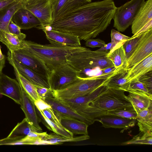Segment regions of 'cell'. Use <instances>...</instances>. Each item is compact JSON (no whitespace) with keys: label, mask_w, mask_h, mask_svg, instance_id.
Returning <instances> with one entry per match:
<instances>
[{"label":"cell","mask_w":152,"mask_h":152,"mask_svg":"<svg viewBox=\"0 0 152 152\" xmlns=\"http://www.w3.org/2000/svg\"><path fill=\"white\" fill-rule=\"evenodd\" d=\"M23 41L17 36L0 29V41L6 45L11 52L23 49L24 47Z\"/></svg>","instance_id":"26"},{"label":"cell","mask_w":152,"mask_h":152,"mask_svg":"<svg viewBox=\"0 0 152 152\" xmlns=\"http://www.w3.org/2000/svg\"><path fill=\"white\" fill-rule=\"evenodd\" d=\"M152 71L146 73L140 78L138 80L142 83L149 92L152 93Z\"/></svg>","instance_id":"41"},{"label":"cell","mask_w":152,"mask_h":152,"mask_svg":"<svg viewBox=\"0 0 152 152\" xmlns=\"http://www.w3.org/2000/svg\"><path fill=\"white\" fill-rule=\"evenodd\" d=\"M11 52L15 58L19 62L36 72L46 77L48 79L50 70L43 61L27 53L22 49Z\"/></svg>","instance_id":"13"},{"label":"cell","mask_w":152,"mask_h":152,"mask_svg":"<svg viewBox=\"0 0 152 152\" xmlns=\"http://www.w3.org/2000/svg\"><path fill=\"white\" fill-rule=\"evenodd\" d=\"M7 59L9 63L24 77L36 86L50 88L47 78L19 62L8 50Z\"/></svg>","instance_id":"11"},{"label":"cell","mask_w":152,"mask_h":152,"mask_svg":"<svg viewBox=\"0 0 152 152\" xmlns=\"http://www.w3.org/2000/svg\"><path fill=\"white\" fill-rule=\"evenodd\" d=\"M16 0H0V10L12 4Z\"/></svg>","instance_id":"46"},{"label":"cell","mask_w":152,"mask_h":152,"mask_svg":"<svg viewBox=\"0 0 152 152\" xmlns=\"http://www.w3.org/2000/svg\"><path fill=\"white\" fill-rule=\"evenodd\" d=\"M16 78L20 86L34 102L40 99L35 86L24 77L14 68Z\"/></svg>","instance_id":"30"},{"label":"cell","mask_w":152,"mask_h":152,"mask_svg":"<svg viewBox=\"0 0 152 152\" xmlns=\"http://www.w3.org/2000/svg\"><path fill=\"white\" fill-rule=\"evenodd\" d=\"M127 71L124 68L112 77L108 81L106 86L109 88L127 91L130 83L128 82L126 78Z\"/></svg>","instance_id":"27"},{"label":"cell","mask_w":152,"mask_h":152,"mask_svg":"<svg viewBox=\"0 0 152 152\" xmlns=\"http://www.w3.org/2000/svg\"><path fill=\"white\" fill-rule=\"evenodd\" d=\"M22 0H20V1H22Z\"/></svg>","instance_id":"51"},{"label":"cell","mask_w":152,"mask_h":152,"mask_svg":"<svg viewBox=\"0 0 152 152\" xmlns=\"http://www.w3.org/2000/svg\"><path fill=\"white\" fill-rule=\"evenodd\" d=\"M126 70V78L128 82L138 80L143 75L152 71V54Z\"/></svg>","instance_id":"22"},{"label":"cell","mask_w":152,"mask_h":152,"mask_svg":"<svg viewBox=\"0 0 152 152\" xmlns=\"http://www.w3.org/2000/svg\"><path fill=\"white\" fill-rule=\"evenodd\" d=\"M129 88L131 89L144 92L152 96L145 86L138 80H134L130 83Z\"/></svg>","instance_id":"40"},{"label":"cell","mask_w":152,"mask_h":152,"mask_svg":"<svg viewBox=\"0 0 152 152\" xmlns=\"http://www.w3.org/2000/svg\"><path fill=\"white\" fill-rule=\"evenodd\" d=\"M110 36L112 47L109 52L123 45L130 38L113 29L111 30Z\"/></svg>","instance_id":"33"},{"label":"cell","mask_w":152,"mask_h":152,"mask_svg":"<svg viewBox=\"0 0 152 152\" xmlns=\"http://www.w3.org/2000/svg\"><path fill=\"white\" fill-rule=\"evenodd\" d=\"M9 32L17 36L22 40H24L26 37V34L21 32L20 28L12 20L10 22L8 26Z\"/></svg>","instance_id":"39"},{"label":"cell","mask_w":152,"mask_h":152,"mask_svg":"<svg viewBox=\"0 0 152 152\" xmlns=\"http://www.w3.org/2000/svg\"><path fill=\"white\" fill-rule=\"evenodd\" d=\"M42 30L51 44L73 47L81 46L80 40L77 36L52 30Z\"/></svg>","instance_id":"19"},{"label":"cell","mask_w":152,"mask_h":152,"mask_svg":"<svg viewBox=\"0 0 152 152\" xmlns=\"http://www.w3.org/2000/svg\"><path fill=\"white\" fill-rule=\"evenodd\" d=\"M137 125L141 133L152 136V124L138 122Z\"/></svg>","instance_id":"44"},{"label":"cell","mask_w":152,"mask_h":152,"mask_svg":"<svg viewBox=\"0 0 152 152\" xmlns=\"http://www.w3.org/2000/svg\"><path fill=\"white\" fill-rule=\"evenodd\" d=\"M140 34L134 37H131L123 45L127 60L131 55L136 46Z\"/></svg>","instance_id":"35"},{"label":"cell","mask_w":152,"mask_h":152,"mask_svg":"<svg viewBox=\"0 0 152 152\" xmlns=\"http://www.w3.org/2000/svg\"><path fill=\"white\" fill-rule=\"evenodd\" d=\"M145 0H131L116 7L113 19V27L120 32H124L131 25Z\"/></svg>","instance_id":"6"},{"label":"cell","mask_w":152,"mask_h":152,"mask_svg":"<svg viewBox=\"0 0 152 152\" xmlns=\"http://www.w3.org/2000/svg\"><path fill=\"white\" fill-rule=\"evenodd\" d=\"M111 47L112 43L110 42L107 44H106L104 46L97 50L98 51H109L110 50Z\"/></svg>","instance_id":"47"},{"label":"cell","mask_w":152,"mask_h":152,"mask_svg":"<svg viewBox=\"0 0 152 152\" xmlns=\"http://www.w3.org/2000/svg\"><path fill=\"white\" fill-rule=\"evenodd\" d=\"M20 1L24 7L39 20L42 26L41 29L53 23V10L49 0H23Z\"/></svg>","instance_id":"9"},{"label":"cell","mask_w":152,"mask_h":152,"mask_svg":"<svg viewBox=\"0 0 152 152\" xmlns=\"http://www.w3.org/2000/svg\"><path fill=\"white\" fill-rule=\"evenodd\" d=\"M133 34L136 37L152 28V0L145 1L132 24Z\"/></svg>","instance_id":"10"},{"label":"cell","mask_w":152,"mask_h":152,"mask_svg":"<svg viewBox=\"0 0 152 152\" xmlns=\"http://www.w3.org/2000/svg\"><path fill=\"white\" fill-rule=\"evenodd\" d=\"M20 0H16L0 10V29L9 32L8 26L14 15L23 7Z\"/></svg>","instance_id":"24"},{"label":"cell","mask_w":152,"mask_h":152,"mask_svg":"<svg viewBox=\"0 0 152 152\" xmlns=\"http://www.w3.org/2000/svg\"><path fill=\"white\" fill-rule=\"evenodd\" d=\"M107 57L111 61L116 68H124L126 59L123 45L111 51H109Z\"/></svg>","instance_id":"31"},{"label":"cell","mask_w":152,"mask_h":152,"mask_svg":"<svg viewBox=\"0 0 152 152\" xmlns=\"http://www.w3.org/2000/svg\"><path fill=\"white\" fill-rule=\"evenodd\" d=\"M5 61V58L0 61V74L2 72L3 68L4 66Z\"/></svg>","instance_id":"49"},{"label":"cell","mask_w":152,"mask_h":152,"mask_svg":"<svg viewBox=\"0 0 152 152\" xmlns=\"http://www.w3.org/2000/svg\"><path fill=\"white\" fill-rule=\"evenodd\" d=\"M12 20L22 29H28L32 28L40 29L42 26L38 19L23 6L15 12Z\"/></svg>","instance_id":"15"},{"label":"cell","mask_w":152,"mask_h":152,"mask_svg":"<svg viewBox=\"0 0 152 152\" xmlns=\"http://www.w3.org/2000/svg\"><path fill=\"white\" fill-rule=\"evenodd\" d=\"M37 111L39 117L41 120V122L48 129L53 131L54 133L58 135L62 136L68 138L73 137V134L62 126L58 125L51 121L37 109Z\"/></svg>","instance_id":"29"},{"label":"cell","mask_w":152,"mask_h":152,"mask_svg":"<svg viewBox=\"0 0 152 152\" xmlns=\"http://www.w3.org/2000/svg\"><path fill=\"white\" fill-rule=\"evenodd\" d=\"M96 118L94 121L100 122L105 128H113L127 130L134 126L136 119H130L116 116L105 115Z\"/></svg>","instance_id":"20"},{"label":"cell","mask_w":152,"mask_h":152,"mask_svg":"<svg viewBox=\"0 0 152 152\" xmlns=\"http://www.w3.org/2000/svg\"><path fill=\"white\" fill-rule=\"evenodd\" d=\"M90 137L84 135L68 138L58 135L55 133L47 134L42 140V145H61L63 142H78L88 140Z\"/></svg>","instance_id":"25"},{"label":"cell","mask_w":152,"mask_h":152,"mask_svg":"<svg viewBox=\"0 0 152 152\" xmlns=\"http://www.w3.org/2000/svg\"><path fill=\"white\" fill-rule=\"evenodd\" d=\"M22 42L24 47L22 50L43 61L49 69L59 64L67 63L66 57L82 47L51 44L43 45L25 39Z\"/></svg>","instance_id":"4"},{"label":"cell","mask_w":152,"mask_h":152,"mask_svg":"<svg viewBox=\"0 0 152 152\" xmlns=\"http://www.w3.org/2000/svg\"><path fill=\"white\" fill-rule=\"evenodd\" d=\"M45 101L49 104L54 112L58 115L69 117L83 121L88 125L93 123L89 119L78 113L73 109L63 103L59 99L54 97L46 98Z\"/></svg>","instance_id":"17"},{"label":"cell","mask_w":152,"mask_h":152,"mask_svg":"<svg viewBox=\"0 0 152 152\" xmlns=\"http://www.w3.org/2000/svg\"><path fill=\"white\" fill-rule=\"evenodd\" d=\"M36 108L39 110L41 111L50 105L46 101L40 98L34 102Z\"/></svg>","instance_id":"45"},{"label":"cell","mask_w":152,"mask_h":152,"mask_svg":"<svg viewBox=\"0 0 152 152\" xmlns=\"http://www.w3.org/2000/svg\"><path fill=\"white\" fill-rule=\"evenodd\" d=\"M113 115L130 119H136L137 113L132 106L121 107L98 113L94 119L102 116Z\"/></svg>","instance_id":"28"},{"label":"cell","mask_w":152,"mask_h":152,"mask_svg":"<svg viewBox=\"0 0 152 152\" xmlns=\"http://www.w3.org/2000/svg\"><path fill=\"white\" fill-rule=\"evenodd\" d=\"M125 92L107 87L102 93L89 102L79 113L94 123L95 115L99 113L132 106Z\"/></svg>","instance_id":"3"},{"label":"cell","mask_w":152,"mask_h":152,"mask_svg":"<svg viewBox=\"0 0 152 152\" xmlns=\"http://www.w3.org/2000/svg\"><path fill=\"white\" fill-rule=\"evenodd\" d=\"M117 68H116L114 66H112L107 68L103 69L102 73H108L114 71Z\"/></svg>","instance_id":"48"},{"label":"cell","mask_w":152,"mask_h":152,"mask_svg":"<svg viewBox=\"0 0 152 152\" xmlns=\"http://www.w3.org/2000/svg\"><path fill=\"white\" fill-rule=\"evenodd\" d=\"M24 137H7L0 140V145H25Z\"/></svg>","instance_id":"38"},{"label":"cell","mask_w":152,"mask_h":152,"mask_svg":"<svg viewBox=\"0 0 152 152\" xmlns=\"http://www.w3.org/2000/svg\"><path fill=\"white\" fill-rule=\"evenodd\" d=\"M53 10V22L66 16L91 0H49Z\"/></svg>","instance_id":"12"},{"label":"cell","mask_w":152,"mask_h":152,"mask_svg":"<svg viewBox=\"0 0 152 152\" xmlns=\"http://www.w3.org/2000/svg\"><path fill=\"white\" fill-rule=\"evenodd\" d=\"M0 94L10 98L18 104L21 103L22 93L19 82L2 72L0 74Z\"/></svg>","instance_id":"14"},{"label":"cell","mask_w":152,"mask_h":152,"mask_svg":"<svg viewBox=\"0 0 152 152\" xmlns=\"http://www.w3.org/2000/svg\"><path fill=\"white\" fill-rule=\"evenodd\" d=\"M39 111L53 122L58 125L62 126L61 123L59 115L56 113L50 106Z\"/></svg>","instance_id":"37"},{"label":"cell","mask_w":152,"mask_h":152,"mask_svg":"<svg viewBox=\"0 0 152 152\" xmlns=\"http://www.w3.org/2000/svg\"><path fill=\"white\" fill-rule=\"evenodd\" d=\"M107 88L106 86L104 85L85 96L73 98L58 99L79 113L87 106L89 102L101 94Z\"/></svg>","instance_id":"18"},{"label":"cell","mask_w":152,"mask_h":152,"mask_svg":"<svg viewBox=\"0 0 152 152\" xmlns=\"http://www.w3.org/2000/svg\"><path fill=\"white\" fill-rule=\"evenodd\" d=\"M34 131H38L30 124L25 118L22 121L17 124L8 137H24L28 136L31 132Z\"/></svg>","instance_id":"32"},{"label":"cell","mask_w":152,"mask_h":152,"mask_svg":"<svg viewBox=\"0 0 152 152\" xmlns=\"http://www.w3.org/2000/svg\"><path fill=\"white\" fill-rule=\"evenodd\" d=\"M20 87L22 93L20 107L30 124L37 131H42V129L39 125L41 120L37 115L34 101L21 86Z\"/></svg>","instance_id":"16"},{"label":"cell","mask_w":152,"mask_h":152,"mask_svg":"<svg viewBox=\"0 0 152 152\" xmlns=\"http://www.w3.org/2000/svg\"><path fill=\"white\" fill-rule=\"evenodd\" d=\"M116 7L113 0L90 2L46 27L77 36L80 40L94 38L110 25Z\"/></svg>","instance_id":"1"},{"label":"cell","mask_w":152,"mask_h":152,"mask_svg":"<svg viewBox=\"0 0 152 152\" xmlns=\"http://www.w3.org/2000/svg\"><path fill=\"white\" fill-rule=\"evenodd\" d=\"M5 58V56L2 54L0 47V61L3 60Z\"/></svg>","instance_id":"50"},{"label":"cell","mask_w":152,"mask_h":152,"mask_svg":"<svg viewBox=\"0 0 152 152\" xmlns=\"http://www.w3.org/2000/svg\"><path fill=\"white\" fill-rule=\"evenodd\" d=\"M136 119L138 122L152 124V106L137 113Z\"/></svg>","instance_id":"36"},{"label":"cell","mask_w":152,"mask_h":152,"mask_svg":"<svg viewBox=\"0 0 152 152\" xmlns=\"http://www.w3.org/2000/svg\"><path fill=\"white\" fill-rule=\"evenodd\" d=\"M86 46L94 48L96 47L102 48L106 45L105 42L99 39L90 38L86 41Z\"/></svg>","instance_id":"43"},{"label":"cell","mask_w":152,"mask_h":152,"mask_svg":"<svg viewBox=\"0 0 152 152\" xmlns=\"http://www.w3.org/2000/svg\"><path fill=\"white\" fill-rule=\"evenodd\" d=\"M50 69L48 80L52 90L63 89L78 79L76 71L67 63L57 64Z\"/></svg>","instance_id":"7"},{"label":"cell","mask_w":152,"mask_h":152,"mask_svg":"<svg viewBox=\"0 0 152 152\" xmlns=\"http://www.w3.org/2000/svg\"><path fill=\"white\" fill-rule=\"evenodd\" d=\"M109 52L93 51L82 47L79 50L67 56L66 62L76 71L78 78L84 79L88 77L91 70L96 67L103 70L114 66L107 57Z\"/></svg>","instance_id":"2"},{"label":"cell","mask_w":152,"mask_h":152,"mask_svg":"<svg viewBox=\"0 0 152 152\" xmlns=\"http://www.w3.org/2000/svg\"><path fill=\"white\" fill-rule=\"evenodd\" d=\"M59 116L62 126L73 134L88 135V125L86 123L69 117Z\"/></svg>","instance_id":"23"},{"label":"cell","mask_w":152,"mask_h":152,"mask_svg":"<svg viewBox=\"0 0 152 152\" xmlns=\"http://www.w3.org/2000/svg\"><path fill=\"white\" fill-rule=\"evenodd\" d=\"M152 54V28L140 34L137 45L124 69L127 70Z\"/></svg>","instance_id":"8"},{"label":"cell","mask_w":152,"mask_h":152,"mask_svg":"<svg viewBox=\"0 0 152 152\" xmlns=\"http://www.w3.org/2000/svg\"><path fill=\"white\" fill-rule=\"evenodd\" d=\"M132 144L151 145L152 144V136L140 132L139 134L134 136L131 140L122 143L123 145Z\"/></svg>","instance_id":"34"},{"label":"cell","mask_w":152,"mask_h":152,"mask_svg":"<svg viewBox=\"0 0 152 152\" xmlns=\"http://www.w3.org/2000/svg\"><path fill=\"white\" fill-rule=\"evenodd\" d=\"M127 92L129 93V94L126 96V98L137 113L152 106V96L129 88Z\"/></svg>","instance_id":"21"},{"label":"cell","mask_w":152,"mask_h":152,"mask_svg":"<svg viewBox=\"0 0 152 152\" xmlns=\"http://www.w3.org/2000/svg\"><path fill=\"white\" fill-rule=\"evenodd\" d=\"M35 86L40 98L45 100V99L47 97H53L52 90L50 88Z\"/></svg>","instance_id":"42"},{"label":"cell","mask_w":152,"mask_h":152,"mask_svg":"<svg viewBox=\"0 0 152 152\" xmlns=\"http://www.w3.org/2000/svg\"><path fill=\"white\" fill-rule=\"evenodd\" d=\"M119 69L108 73H102L85 79H78L66 87L52 90L53 97L57 99L71 98L86 95L99 87L106 85L110 79L118 73Z\"/></svg>","instance_id":"5"}]
</instances>
